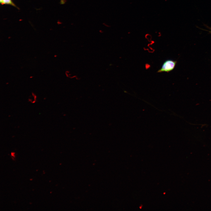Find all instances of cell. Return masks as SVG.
Instances as JSON below:
<instances>
[{
    "instance_id": "6da1fadb",
    "label": "cell",
    "mask_w": 211,
    "mask_h": 211,
    "mask_svg": "<svg viewBox=\"0 0 211 211\" xmlns=\"http://www.w3.org/2000/svg\"><path fill=\"white\" fill-rule=\"evenodd\" d=\"M176 61L171 59L167 60L163 63L161 68L157 71L158 73L169 72L173 69L176 64Z\"/></svg>"
},
{
    "instance_id": "7a4b0ae2",
    "label": "cell",
    "mask_w": 211,
    "mask_h": 211,
    "mask_svg": "<svg viewBox=\"0 0 211 211\" xmlns=\"http://www.w3.org/2000/svg\"><path fill=\"white\" fill-rule=\"evenodd\" d=\"M0 4L2 5L8 4L11 5L19 9V8L14 4L12 0H0Z\"/></svg>"
},
{
    "instance_id": "3957f363",
    "label": "cell",
    "mask_w": 211,
    "mask_h": 211,
    "mask_svg": "<svg viewBox=\"0 0 211 211\" xmlns=\"http://www.w3.org/2000/svg\"><path fill=\"white\" fill-rule=\"evenodd\" d=\"M66 0H60V4H64L66 2Z\"/></svg>"
},
{
    "instance_id": "277c9868",
    "label": "cell",
    "mask_w": 211,
    "mask_h": 211,
    "mask_svg": "<svg viewBox=\"0 0 211 211\" xmlns=\"http://www.w3.org/2000/svg\"><path fill=\"white\" fill-rule=\"evenodd\" d=\"M210 32L211 33V28H210Z\"/></svg>"
}]
</instances>
